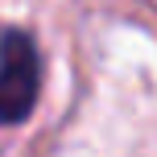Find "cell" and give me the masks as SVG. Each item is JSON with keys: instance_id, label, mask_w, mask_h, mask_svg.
<instances>
[{"instance_id": "cell-1", "label": "cell", "mask_w": 157, "mask_h": 157, "mask_svg": "<svg viewBox=\"0 0 157 157\" xmlns=\"http://www.w3.org/2000/svg\"><path fill=\"white\" fill-rule=\"evenodd\" d=\"M41 62L37 50L25 33H4L0 37V124H21L37 103Z\"/></svg>"}]
</instances>
